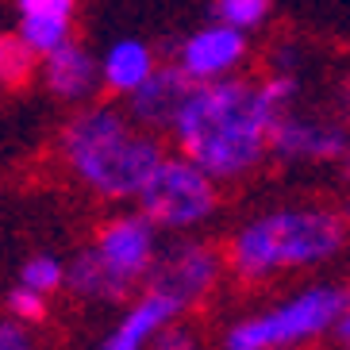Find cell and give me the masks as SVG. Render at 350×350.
I'll return each instance as SVG.
<instances>
[{
    "label": "cell",
    "instance_id": "1",
    "mask_svg": "<svg viewBox=\"0 0 350 350\" xmlns=\"http://www.w3.org/2000/svg\"><path fill=\"white\" fill-rule=\"evenodd\" d=\"M281 112L266 100L262 85L250 81H208L196 85L174 120V139L181 154L193 158L216 181H235L250 174L266 150H273V127Z\"/></svg>",
    "mask_w": 350,
    "mask_h": 350
},
{
    "label": "cell",
    "instance_id": "2",
    "mask_svg": "<svg viewBox=\"0 0 350 350\" xmlns=\"http://www.w3.org/2000/svg\"><path fill=\"white\" fill-rule=\"evenodd\" d=\"M62 158L85 189L112 200L139 196L165 162L158 139L112 104H85L73 116L62 131Z\"/></svg>",
    "mask_w": 350,
    "mask_h": 350
},
{
    "label": "cell",
    "instance_id": "3",
    "mask_svg": "<svg viewBox=\"0 0 350 350\" xmlns=\"http://www.w3.org/2000/svg\"><path fill=\"white\" fill-rule=\"evenodd\" d=\"M347 243V219L327 208H288L250 219L227 243V266L239 278L262 281L278 269L316 266Z\"/></svg>",
    "mask_w": 350,
    "mask_h": 350
},
{
    "label": "cell",
    "instance_id": "4",
    "mask_svg": "<svg viewBox=\"0 0 350 350\" xmlns=\"http://www.w3.org/2000/svg\"><path fill=\"white\" fill-rule=\"evenodd\" d=\"M347 297L342 288L335 285H316L308 293L293 297L288 304L266 312L258 319L239 323L231 335H227V350H273L281 342H300L319 335L323 327H331L335 319L347 316Z\"/></svg>",
    "mask_w": 350,
    "mask_h": 350
},
{
    "label": "cell",
    "instance_id": "5",
    "mask_svg": "<svg viewBox=\"0 0 350 350\" xmlns=\"http://www.w3.org/2000/svg\"><path fill=\"white\" fill-rule=\"evenodd\" d=\"M143 216L158 227H193L216 212V177L204 174L193 158H165L150 185L135 196Z\"/></svg>",
    "mask_w": 350,
    "mask_h": 350
},
{
    "label": "cell",
    "instance_id": "6",
    "mask_svg": "<svg viewBox=\"0 0 350 350\" xmlns=\"http://www.w3.org/2000/svg\"><path fill=\"white\" fill-rule=\"evenodd\" d=\"M216 278H219V250L204 247V243H177L154 262L146 288L189 308L216 285Z\"/></svg>",
    "mask_w": 350,
    "mask_h": 350
},
{
    "label": "cell",
    "instance_id": "7",
    "mask_svg": "<svg viewBox=\"0 0 350 350\" xmlns=\"http://www.w3.org/2000/svg\"><path fill=\"white\" fill-rule=\"evenodd\" d=\"M154 227L146 216H120L108 219L96 235V250L108 266L127 281V285H139L143 278H150L158 254H154Z\"/></svg>",
    "mask_w": 350,
    "mask_h": 350
},
{
    "label": "cell",
    "instance_id": "8",
    "mask_svg": "<svg viewBox=\"0 0 350 350\" xmlns=\"http://www.w3.org/2000/svg\"><path fill=\"white\" fill-rule=\"evenodd\" d=\"M243 58H247V39H243V31H239V27H227V23H219V20L212 23V27L193 31L181 42V51H177V66H181L196 85L224 81Z\"/></svg>",
    "mask_w": 350,
    "mask_h": 350
},
{
    "label": "cell",
    "instance_id": "9",
    "mask_svg": "<svg viewBox=\"0 0 350 350\" xmlns=\"http://www.w3.org/2000/svg\"><path fill=\"white\" fill-rule=\"evenodd\" d=\"M273 154L281 162H339L350 165V135L335 124L281 116L273 127Z\"/></svg>",
    "mask_w": 350,
    "mask_h": 350
},
{
    "label": "cell",
    "instance_id": "10",
    "mask_svg": "<svg viewBox=\"0 0 350 350\" xmlns=\"http://www.w3.org/2000/svg\"><path fill=\"white\" fill-rule=\"evenodd\" d=\"M193 89H196V81L177 62L158 66L150 73V81L131 93L127 112H131L135 124H143V127H174V120L181 116V108L193 96Z\"/></svg>",
    "mask_w": 350,
    "mask_h": 350
},
{
    "label": "cell",
    "instance_id": "11",
    "mask_svg": "<svg viewBox=\"0 0 350 350\" xmlns=\"http://www.w3.org/2000/svg\"><path fill=\"white\" fill-rule=\"evenodd\" d=\"M42 81H46V89L58 100L81 104L96 93V85L104 81V73H100V62H96L93 54L70 39L66 46H58L54 54L42 58Z\"/></svg>",
    "mask_w": 350,
    "mask_h": 350
},
{
    "label": "cell",
    "instance_id": "12",
    "mask_svg": "<svg viewBox=\"0 0 350 350\" xmlns=\"http://www.w3.org/2000/svg\"><path fill=\"white\" fill-rule=\"evenodd\" d=\"M154 70H158L154 51H150L146 42H139V39L112 42V51L104 54V62H100L104 85H108L112 93H127V96H131L135 89H143Z\"/></svg>",
    "mask_w": 350,
    "mask_h": 350
},
{
    "label": "cell",
    "instance_id": "13",
    "mask_svg": "<svg viewBox=\"0 0 350 350\" xmlns=\"http://www.w3.org/2000/svg\"><path fill=\"white\" fill-rule=\"evenodd\" d=\"M181 312V304L170 297H162V293H146L139 304H135L131 312H127V319L116 327V335L108 342H104V350H143V342L154 335V331H162L170 319Z\"/></svg>",
    "mask_w": 350,
    "mask_h": 350
},
{
    "label": "cell",
    "instance_id": "14",
    "mask_svg": "<svg viewBox=\"0 0 350 350\" xmlns=\"http://www.w3.org/2000/svg\"><path fill=\"white\" fill-rule=\"evenodd\" d=\"M66 278H70V288L77 297H89V300H124L131 293V285L104 262L96 247L85 250L81 258H73V266Z\"/></svg>",
    "mask_w": 350,
    "mask_h": 350
},
{
    "label": "cell",
    "instance_id": "15",
    "mask_svg": "<svg viewBox=\"0 0 350 350\" xmlns=\"http://www.w3.org/2000/svg\"><path fill=\"white\" fill-rule=\"evenodd\" d=\"M16 35H20L39 58H46V54H54L58 46L70 42V16H20Z\"/></svg>",
    "mask_w": 350,
    "mask_h": 350
},
{
    "label": "cell",
    "instance_id": "16",
    "mask_svg": "<svg viewBox=\"0 0 350 350\" xmlns=\"http://www.w3.org/2000/svg\"><path fill=\"white\" fill-rule=\"evenodd\" d=\"M35 58H39V54H35L20 35H4V42H0V73H4V85L16 89V85L31 81Z\"/></svg>",
    "mask_w": 350,
    "mask_h": 350
},
{
    "label": "cell",
    "instance_id": "17",
    "mask_svg": "<svg viewBox=\"0 0 350 350\" xmlns=\"http://www.w3.org/2000/svg\"><path fill=\"white\" fill-rule=\"evenodd\" d=\"M216 20L227 23V27H239V31H250L258 23L266 20L269 12V0H216L212 4Z\"/></svg>",
    "mask_w": 350,
    "mask_h": 350
},
{
    "label": "cell",
    "instance_id": "18",
    "mask_svg": "<svg viewBox=\"0 0 350 350\" xmlns=\"http://www.w3.org/2000/svg\"><path fill=\"white\" fill-rule=\"evenodd\" d=\"M66 278V269L58 266V258L51 254H35L27 266L20 269V285L35 288V293H51V288H58Z\"/></svg>",
    "mask_w": 350,
    "mask_h": 350
},
{
    "label": "cell",
    "instance_id": "19",
    "mask_svg": "<svg viewBox=\"0 0 350 350\" xmlns=\"http://www.w3.org/2000/svg\"><path fill=\"white\" fill-rule=\"evenodd\" d=\"M8 312L12 319H27V323H35V319L46 316V293H35V288L20 285L8 293Z\"/></svg>",
    "mask_w": 350,
    "mask_h": 350
},
{
    "label": "cell",
    "instance_id": "20",
    "mask_svg": "<svg viewBox=\"0 0 350 350\" xmlns=\"http://www.w3.org/2000/svg\"><path fill=\"white\" fill-rule=\"evenodd\" d=\"M262 93H266V100L281 112V108L297 96V77H293V73H269L266 81H262Z\"/></svg>",
    "mask_w": 350,
    "mask_h": 350
},
{
    "label": "cell",
    "instance_id": "21",
    "mask_svg": "<svg viewBox=\"0 0 350 350\" xmlns=\"http://www.w3.org/2000/svg\"><path fill=\"white\" fill-rule=\"evenodd\" d=\"M77 0H16L20 16H73Z\"/></svg>",
    "mask_w": 350,
    "mask_h": 350
},
{
    "label": "cell",
    "instance_id": "22",
    "mask_svg": "<svg viewBox=\"0 0 350 350\" xmlns=\"http://www.w3.org/2000/svg\"><path fill=\"white\" fill-rule=\"evenodd\" d=\"M0 350H31L27 331H23L16 319H4V327H0Z\"/></svg>",
    "mask_w": 350,
    "mask_h": 350
},
{
    "label": "cell",
    "instance_id": "23",
    "mask_svg": "<svg viewBox=\"0 0 350 350\" xmlns=\"http://www.w3.org/2000/svg\"><path fill=\"white\" fill-rule=\"evenodd\" d=\"M158 350H193V335L181 327H162L158 331V339H154Z\"/></svg>",
    "mask_w": 350,
    "mask_h": 350
},
{
    "label": "cell",
    "instance_id": "24",
    "mask_svg": "<svg viewBox=\"0 0 350 350\" xmlns=\"http://www.w3.org/2000/svg\"><path fill=\"white\" fill-rule=\"evenodd\" d=\"M339 323H342V339H347V347H350V308H347V316H342Z\"/></svg>",
    "mask_w": 350,
    "mask_h": 350
},
{
    "label": "cell",
    "instance_id": "25",
    "mask_svg": "<svg viewBox=\"0 0 350 350\" xmlns=\"http://www.w3.org/2000/svg\"><path fill=\"white\" fill-rule=\"evenodd\" d=\"M347 112H350V85H347Z\"/></svg>",
    "mask_w": 350,
    "mask_h": 350
}]
</instances>
